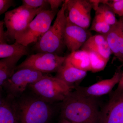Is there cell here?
I'll list each match as a JSON object with an SVG mask.
<instances>
[{
    "instance_id": "cell-1",
    "label": "cell",
    "mask_w": 123,
    "mask_h": 123,
    "mask_svg": "<svg viewBox=\"0 0 123 123\" xmlns=\"http://www.w3.org/2000/svg\"><path fill=\"white\" fill-rule=\"evenodd\" d=\"M75 89L62 101V119L74 123H99L101 111L95 98L84 95Z\"/></svg>"
},
{
    "instance_id": "cell-2",
    "label": "cell",
    "mask_w": 123,
    "mask_h": 123,
    "mask_svg": "<svg viewBox=\"0 0 123 123\" xmlns=\"http://www.w3.org/2000/svg\"><path fill=\"white\" fill-rule=\"evenodd\" d=\"M18 123H49L55 113L52 104L34 95L16 98Z\"/></svg>"
},
{
    "instance_id": "cell-3",
    "label": "cell",
    "mask_w": 123,
    "mask_h": 123,
    "mask_svg": "<svg viewBox=\"0 0 123 123\" xmlns=\"http://www.w3.org/2000/svg\"><path fill=\"white\" fill-rule=\"evenodd\" d=\"M65 2L62 6L52 26L33 47L37 53L46 52L58 55L64 43V35L67 16Z\"/></svg>"
},
{
    "instance_id": "cell-4",
    "label": "cell",
    "mask_w": 123,
    "mask_h": 123,
    "mask_svg": "<svg viewBox=\"0 0 123 123\" xmlns=\"http://www.w3.org/2000/svg\"><path fill=\"white\" fill-rule=\"evenodd\" d=\"M29 87L33 94L51 104L63 101L73 89L59 78L47 75H43Z\"/></svg>"
},
{
    "instance_id": "cell-5",
    "label": "cell",
    "mask_w": 123,
    "mask_h": 123,
    "mask_svg": "<svg viewBox=\"0 0 123 123\" xmlns=\"http://www.w3.org/2000/svg\"><path fill=\"white\" fill-rule=\"evenodd\" d=\"M58 11L50 9L42 10L25 29L15 37V43L27 46L36 43L47 31Z\"/></svg>"
},
{
    "instance_id": "cell-6",
    "label": "cell",
    "mask_w": 123,
    "mask_h": 123,
    "mask_svg": "<svg viewBox=\"0 0 123 123\" xmlns=\"http://www.w3.org/2000/svg\"><path fill=\"white\" fill-rule=\"evenodd\" d=\"M49 9L43 7L29 9L22 5L6 12L3 21L7 28L5 33L8 42L15 41L16 35L23 31L40 11Z\"/></svg>"
},
{
    "instance_id": "cell-7",
    "label": "cell",
    "mask_w": 123,
    "mask_h": 123,
    "mask_svg": "<svg viewBox=\"0 0 123 123\" xmlns=\"http://www.w3.org/2000/svg\"><path fill=\"white\" fill-rule=\"evenodd\" d=\"M66 56L53 53L39 52L30 55L21 63L17 66L16 70L27 68L43 73H56L65 61Z\"/></svg>"
},
{
    "instance_id": "cell-8",
    "label": "cell",
    "mask_w": 123,
    "mask_h": 123,
    "mask_svg": "<svg viewBox=\"0 0 123 123\" xmlns=\"http://www.w3.org/2000/svg\"><path fill=\"white\" fill-rule=\"evenodd\" d=\"M43 75L42 73L31 69H21L7 80L2 89L7 94L18 98L22 96L30 85L37 81Z\"/></svg>"
},
{
    "instance_id": "cell-9",
    "label": "cell",
    "mask_w": 123,
    "mask_h": 123,
    "mask_svg": "<svg viewBox=\"0 0 123 123\" xmlns=\"http://www.w3.org/2000/svg\"><path fill=\"white\" fill-rule=\"evenodd\" d=\"M67 18L73 24L87 30L90 26L93 6L90 0H66Z\"/></svg>"
},
{
    "instance_id": "cell-10",
    "label": "cell",
    "mask_w": 123,
    "mask_h": 123,
    "mask_svg": "<svg viewBox=\"0 0 123 123\" xmlns=\"http://www.w3.org/2000/svg\"><path fill=\"white\" fill-rule=\"evenodd\" d=\"M99 123H123V90L116 89L100 112Z\"/></svg>"
},
{
    "instance_id": "cell-11",
    "label": "cell",
    "mask_w": 123,
    "mask_h": 123,
    "mask_svg": "<svg viewBox=\"0 0 123 123\" xmlns=\"http://www.w3.org/2000/svg\"><path fill=\"white\" fill-rule=\"evenodd\" d=\"M89 34L87 30L73 24L67 17L64 43L71 53L81 48L90 37Z\"/></svg>"
},
{
    "instance_id": "cell-12",
    "label": "cell",
    "mask_w": 123,
    "mask_h": 123,
    "mask_svg": "<svg viewBox=\"0 0 123 123\" xmlns=\"http://www.w3.org/2000/svg\"><path fill=\"white\" fill-rule=\"evenodd\" d=\"M123 73L120 70L116 71L110 79L100 81L88 87L77 86L79 92L86 96L93 97H100L111 92L115 86L119 84Z\"/></svg>"
},
{
    "instance_id": "cell-13",
    "label": "cell",
    "mask_w": 123,
    "mask_h": 123,
    "mask_svg": "<svg viewBox=\"0 0 123 123\" xmlns=\"http://www.w3.org/2000/svg\"><path fill=\"white\" fill-rule=\"evenodd\" d=\"M87 72L79 69L73 66L66 59L56 72V77L64 82L71 88L81 81L87 75Z\"/></svg>"
},
{
    "instance_id": "cell-14",
    "label": "cell",
    "mask_w": 123,
    "mask_h": 123,
    "mask_svg": "<svg viewBox=\"0 0 123 123\" xmlns=\"http://www.w3.org/2000/svg\"><path fill=\"white\" fill-rule=\"evenodd\" d=\"M86 51H93L109 61L111 51L105 36L101 34L91 36L81 48Z\"/></svg>"
},
{
    "instance_id": "cell-15",
    "label": "cell",
    "mask_w": 123,
    "mask_h": 123,
    "mask_svg": "<svg viewBox=\"0 0 123 123\" xmlns=\"http://www.w3.org/2000/svg\"><path fill=\"white\" fill-rule=\"evenodd\" d=\"M0 123H18L16 98L11 95L1 97Z\"/></svg>"
},
{
    "instance_id": "cell-16",
    "label": "cell",
    "mask_w": 123,
    "mask_h": 123,
    "mask_svg": "<svg viewBox=\"0 0 123 123\" xmlns=\"http://www.w3.org/2000/svg\"><path fill=\"white\" fill-rule=\"evenodd\" d=\"M21 56L6 57L0 60V88L2 89L3 86L16 70L17 63Z\"/></svg>"
},
{
    "instance_id": "cell-17",
    "label": "cell",
    "mask_w": 123,
    "mask_h": 123,
    "mask_svg": "<svg viewBox=\"0 0 123 123\" xmlns=\"http://www.w3.org/2000/svg\"><path fill=\"white\" fill-rule=\"evenodd\" d=\"M66 59L77 68L86 72L90 71L89 55L86 51L81 50L72 52L66 56Z\"/></svg>"
},
{
    "instance_id": "cell-18",
    "label": "cell",
    "mask_w": 123,
    "mask_h": 123,
    "mask_svg": "<svg viewBox=\"0 0 123 123\" xmlns=\"http://www.w3.org/2000/svg\"><path fill=\"white\" fill-rule=\"evenodd\" d=\"M29 50L27 46L15 43L8 44L7 43H0V58L14 56L28 55Z\"/></svg>"
},
{
    "instance_id": "cell-19",
    "label": "cell",
    "mask_w": 123,
    "mask_h": 123,
    "mask_svg": "<svg viewBox=\"0 0 123 123\" xmlns=\"http://www.w3.org/2000/svg\"><path fill=\"white\" fill-rule=\"evenodd\" d=\"M90 1L93 9L95 11V13L101 15L111 26L116 24L118 20L116 18L115 13L110 6L102 3V0H90Z\"/></svg>"
},
{
    "instance_id": "cell-20",
    "label": "cell",
    "mask_w": 123,
    "mask_h": 123,
    "mask_svg": "<svg viewBox=\"0 0 123 123\" xmlns=\"http://www.w3.org/2000/svg\"><path fill=\"white\" fill-rule=\"evenodd\" d=\"M120 28V22L118 20L117 23L111 26L109 32L105 35L111 53L118 59H119L118 47V37Z\"/></svg>"
},
{
    "instance_id": "cell-21",
    "label": "cell",
    "mask_w": 123,
    "mask_h": 123,
    "mask_svg": "<svg viewBox=\"0 0 123 123\" xmlns=\"http://www.w3.org/2000/svg\"><path fill=\"white\" fill-rule=\"evenodd\" d=\"M111 26L106 22L101 15L95 13L90 31H94L99 34L105 36L109 32Z\"/></svg>"
},
{
    "instance_id": "cell-22",
    "label": "cell",
    "mask_w": 123,
    "mask_h": 123,
    "mask_svg": "<svg viewBox=\"0 0 123 123\" xmlns=\"http://www.w3.org/2000/svg\"><path fill=\"white\" fill-rule=\"evenodd\" d=\"M90 62V71L93 73L102 71L106 66L108 61L94 52L88 51Z\"/></svg>"
},
{
    "instance_id": "cell-23",
    "label": "cell",
    "mask_w": 123,
    "mask_h": 123,
    "mask_svg": "<svg viewBox=\"0 0 123 123\" xmlns=\"http://www.w3.org/2000/svg\"><path fill=\"white\" fill-rule=\"evenodd\" d=\"M102 2L110 6L116 14L123 17V0H102Z\"/></svg>"
},
{
    "instance_id": "cell-24",
    "label": "cell",
    "mask_w": 123,
    "mask_h": 123,
    "mask_svg": "<svg viewBox=\"0 0 123 123\" xmlns=\"http://www.w3.org/2000/svg\"><path fill=\"white\" fill-rule=\"evenodd\" d=\"M22 5L29 9H37L42 7L48 8V6H49L47 0H22Z\"/></svg>"
},
{
    "instance_id": "cell-25",
    "label": "cell",
    "mask_w": 123,
    "mask_h": 123,
    "mask_svg": "<svg viewBox=\"0 0 123 123\" xmlns=\"http://www.w3.org/2000/svg\"><path fill=\"white\" fill-rule=\"evenodd\" d=\"M15 1L13 0H0V15L5 13L11 7H14Z\"/></svg>"
},
{
    "instance_id": "cell-26",
    "label": "cell",
    "mask_w": 123,
    "mask_h": 123,
    "mask_svg": "<svg viewBox=\"0 0 123 123\" xmlns=\"http://www.w3.org/2000/svg\"><path fill=\"white\" fill-rule=\"evenodd\" d=\"M64 1L62 0H47L51 10L55 11H59V7L62 6Z\"/></svg>"
},
{
    "instance_id": "cell-27",
    "label": "cell",
    "mask_w": 123,
    "mask_h": 123,
    "mask_svg": "<svg viewBox=\"0 0 123 123\" xmlns=\"http://www.w3.org/2000/svg\"><path fill=\"white\" fill-rule=\"evenodd\" d=\"M116 89L118 90H123V73L120 81L119 82L118 87Z\"/></svg>"
},
{
    "instance_id": "cell-28",
    "label": "cell",
    "mask_w": 123,
    "mask_h": 123,
    "mask_svg": "<svg viewBox=\"0 0 123 123\" xmlns=\"http://www.w3.org/2000/svg\"><path fill=\"white\" fill-rule=\"evenodd\" d=\"M59 123H72V122H71L68 121V120H67L65 119H62L60 121V122Z\"/></svg>"
}]
</instances>
